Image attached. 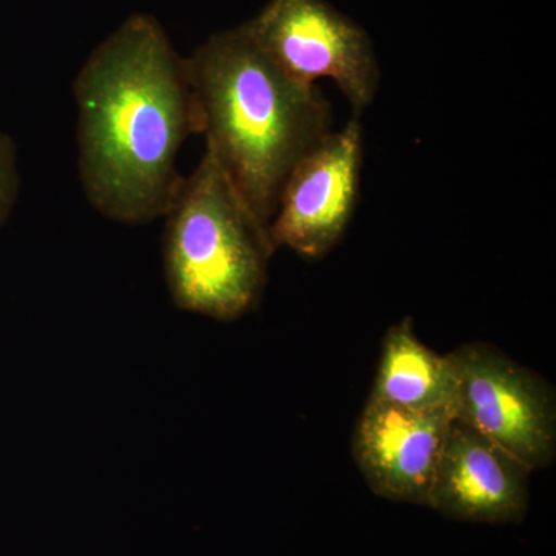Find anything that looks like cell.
Wrapping results in <instances>:
<instances>
[{"mask_svg": "<svg viewBox=\"0 0 556 556\" xmlns=\"http://www.w3.org/2000/svg\"><path fill=\"white\" fill-rule=\"evenodd\" d=\"M73 94L91 206L124 225L164 217L182 179L179 150L201 134L188 58L156 17L135 13L91 51Z\"/></svg>", "mask_w": 556, "mask_h": 556, "instance_id": "obj_1", "label": "cell"}, {"mask_svg": "<svg viewBox=\"0 0 556 556\" xmlns=\"http://www.w3.org/2000/svg\"><path fill=\"white\" fill-rule=\"evenodd\" d=\"M188 67L207 152L269 225L289 174L332 130L331 104L281 72L243 24L208 36Z\"/></svg>", "mask_w": 556, "mask_h": 556, "instance_id": "obj_2", "label": "cell"}, {"mask_svg": "<svg viewBox=\"0 0 556 556\" xmlns=\"http://www.w3.org/2000/svg\"><path fill=\"white\" fill-rule=\"evenodd\" d=\"M164 217V277L179 309L233 321L257 306L276 248L207 150Z\"/></svg>", "mask_w": 556, "mask_h": 556, "instance_id": "obj_3", "label": "cell"}, {"mask_svg": "<svg viewBox=\"0 0 556 556\" xmlns=\"http://www.w3.org/2000/svg\"><path fill=\"white\" fill-rule=\"evenodd\" d=\"M243 27L289 78L305 86L331 79L354 116L375 101L380 67L372 40L327 0H269Z\"/></svg>", "mask_w": 556, "mask_h": 556, "instance_id": "obj_4", "label": "cell"}, {"mask_svg": "<svg viewBox=\"0 0 556 556\" xmlns=\"http://www.w3.org/2000/svg\"><path fill=\"white\" fill-rule=\"evenodd\" d=\"M456 379L455 419L473 428L530 470L556 456V399L547 380L484 343L447 354Z\"/></svg>", "mask_w": 556, "mask_h": 556, "instance_id": "obj_5", "label": "cell"}, {"mask_svg": "<svg viewBox=\"0 0 556 556\" xmlns=\"http://www.w3.org/2000/svg\"><path fill=\"white\" fill-rule=\"evenodd\" d=\"M362 159L364 131L354 116L295 164L268 225L276 251L320 260L342 240L356 212Z\"/></svg>", "mask_w": 556, "mask_h": 556, "instance_id": "obj_6", "label": "cell"}, {"mask_svg": "<svg viewBox=\"0 0 556 556\" xmlns=\"http://www.w3.org/2000/svg\"><path fill=\"white\" fill-rule=\"evenodd\" d=\"M530 473L517 457L453 419L428 507L455 521L519 525L529 510Z\"/></svg>", "mask_w": 556, "mask_h": 556, "instance_id": "obj_7", "label": "cell"}, {"mask_svg": "<svg viewBox=\"0 0 556 556\" xmlns=\"http://www.w3.org/2000/svg\"><path fill=\"white\" fill-rule=\"evenodd\" d=\"M452 420L368 399L354 430L353 456L371 492L428 507Z\"/></svg>", "mask_w": 556, "mask_h": 556, "instance_id": "obj_8", "label": "cell"}, {"mask_svg": "<svg viewBox=\"0 0 556 556\" xmlns=\"http://www.w3.org/2000/svg\"><path fill=\"white\" fill-rule=\"evenodd\" d=\"M372 401L455 419L456 379L448 356L424 345L409 317L388 329Z\"/></svg>", "mask_w": 556, "mask_h": 556, "instance_id": "obj_9", "label": "cell"}, {"mask_svg": "<svg viewBox=\"0 0 556 556\" xmlns=\"http://www.w3.org/2000/svg\"><path fill=\"white\" fill-rule=\"evenodd\" d=\"M21 174L13 138L0 130V228L10 218L20 199Z\"/></svg>", "mask_w": 556, "mask_h": 556, "instance_id": "obj_10", "label": "cell"}]
</instances>
